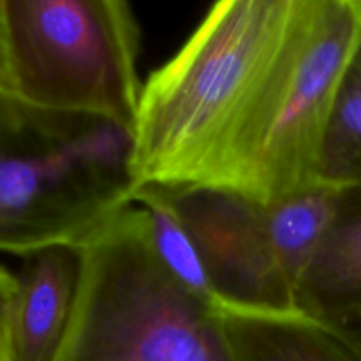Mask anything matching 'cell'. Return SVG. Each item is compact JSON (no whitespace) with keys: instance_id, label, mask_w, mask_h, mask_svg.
Listing matches in <instances>:
<instances>
[{"instance_id":"52a82bcc","label":"cell","mask_w":361,"mask_h":361,"mask_svg":"<svg viewBox=\"0 0 361 361\" xmlns=\"http://www.w3.org/2000/svg\"><path fill=\"white\" fill-rule=\"evenodd\" d=\"M9 361H55L80 281V249L53 247L21 257Z\"/></svg>"},{"instance_id":"3957f363","label":"cell","mask_w":361,"mask_h":361,"mask_svg":"<svg viewBox=\"0 0 361 361\" xmlns=\"http://www.w3.org/2000/svg\"><path fill=\"white\" fill-rule=\"evenodd\" d=\"M80 281L55 361H233L217 309L183 288L133 204L80 249Z\"/></svg>"},{"instance_id":"6da1fadb","label":"cell","mask_w":361,"mask_h":361,"mask_svg":"<svg viewBox=\"0 0 361 361\" xmlns=\"http://www.w3.org/2000/svg\"><path fill=\"white\" fill-rule=\"evenodd\" d=\"M298 9L300 0L217 2L150 73L133 129L137 187H215Z\"/></svg>"},{"instance_id":"4fadbf2b","label":"cell","mask_w":361,"mask_h":361,"mask_svg":"<svg viewBox=\"0 0 361 361\" xmlns=\"http://www.w3.org/2000/svg\"><path fill=\"white\" fill-rule=\"evenodd\" d=\"M9 90V41H7L6 0H0V92Z\"/></svg>"},{"instance_id":"8992f818","label":"cell","mask_w":361,"mask_h":361,"mask_svg":"<svg viewBox=\"0 0 361 361\" xmlns=\"http://www.w3.org/2000/svg\"><path fill=\"white\" fill-rule=\"evenodd\" d=\"M166 189L200 249L219 309L300 310V288L344 190L319 185L267 203L221 189Z\"/></svg>"},{"instance_id":"277c9868","label":"cell","mask_w":361,"mask_h":361,"mask_svg":"<svg viewBox=\"0 0 361 361\" xmlns=\"http://www.w3.org/2000/svg\"><path fill=\"white\" fill-rule=\"evenodd\" d=\"M361 41V0H300L281 56L214 189L281 201L319 187L324 134Z\"/></svg>"},{"instance_id":"9c48e42d","label":"cell","mask_w":361,"mask_h":361,"mask_svg":"<svg viewBox=\"0 0 361 361\" xmlns=\"http://www.w3.org/2000/svg\"><path fill=\"white\" fill-rule=\"evenodd\" d=\"M298 309L334 321L361 309V187L344 190V203L300 288Z\"/></svg>"},{"instance_id":"30bf717a","label":"cell","mask_w":361,"mask_h":361,"mask_svg":"<svg viewBox=\"0 0 361 361\" xmlns=\"http://www.w3.org/2000/svg\"><path fill=\"white\" fill-rule=\"evenodd\" d=\"M134 204L147 214L154 249L169 274L207 305L219 309L203 257L164 185H141Z\"/></svg>"},{"instance_id":"5bb4252c","label":"cell","mask_w":361,"mask_h":361,"mask_svg":"<svg viewBox=\"0 0 361 361\" xmlns=\"http://www.w3.org/2000/svg\"><path fill=\"white\" fill-rule=\"evenodd\" d=\"M334 324H337V326L361 349V309L353 310L348 316L334 321Z\"/></svg>"},{"instance_id":"7a4b0ae2","label":"cell","mask_w":361,"mask_h":361,"mask_svg":"<svg viewBox=\"0 0 361 361\" xmlns=\"http://www.w3.org/2000/svg\"><path fill=\"white\" fill-rule=\"evenodd\" d=\"M136 189L129 129L0 92V252L81 249Z\"/></svg>"},{"instance_id":"ba28073f","label":"cell","mask_w":361,"mask_h":361,"mask_svg":"<svg viewBox=\"0 0 361 361\" xmlns=\"http://www.w3.org/2000/svg\"><path fill=\"white\" fill-rule=\"evenodd\" d=\"M233 361H361V349L337 324L302 310L217 309Z\"/></svg>"},{"instance_id":"5b68a950","label":"cell","mask_w":361,"mask_h":361,"mask_svg":"<svg viewBox=\"0 0 361 361\" xmlns=\"http://www.w3.org/2000/svg\"><path fill=\"white\" fill-rule=\"evenodd\" d=\"M9 90L48 111L133 133L143 81L140 25L123 0H6Z\"/></svg>"},{"instance_id":"7c38bea8","label":"cell","mask_w":361,"mask_h":361,"mask_svg":"<svg viewBox=\"0 0 361 361\" xmlns=\"http://www.w3.org/2000/svg\"><path fill=\"white\" fill-rule=\"evenodd\" d=\"M18 296V279L0 267V361H9L11 330Z\"/></svg>"},{"instance_id":"8fae6325","label":"cell","mask_w":361,"mask_h":361,"mask_svg":"<svg viewBox=\"0 0 361 361\" xmlns=\"http://www.w3.org/2000/svg\"><path fill=\"white\" fill-rule=\"evenodd\" d=\"M319 185L361 187V41L344 71L324 134Z\"/></svg>"}]
</instances>
